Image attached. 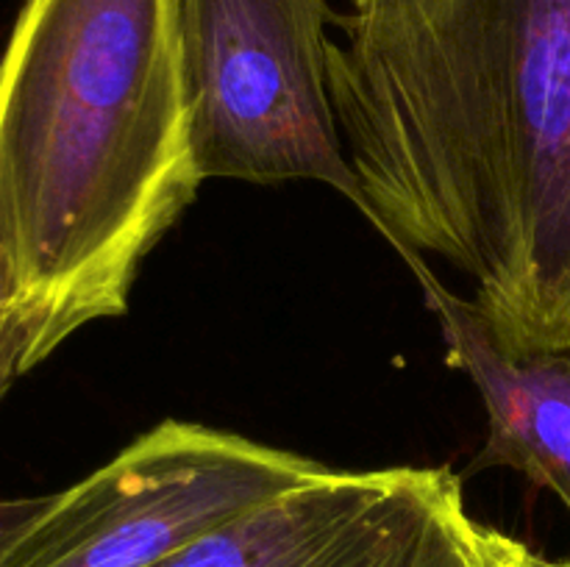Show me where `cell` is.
Instances as JSON below:
<instances>
[{
  "label": "cell",
  "mask_w": 570,
  "mask_h": 567,
  "mask_svg": "<svg viewBox=\"0 0 570 567\" xmlns=\"http://www.w3.org/2000/svg\"><path fill=\"white\" fill-rule=\"evenodd\" d=\"M45 504H48V495H42V498L0 500V550L45 509Z\"/></svg>",
  "instance_id": "9c48e42d"
},
{
  "label": "cell",
  "mask_w": 570,
  "mask_h": 567,
  "mask_svg": "<svg viewBox=\"0 0 570 567\" xmlns=\"http://www.w3.org/2000/svg\"><path fill=\"white\" fill-rule=\"evenodd\" d=\"M332 470L204 422L161 420L45 509L0 550V567H154L265 504Z\"/></svg>",
  "instance_id": "277c9868"
},
{
  "label": "cell",
  "mask_w": 570,
  "mask_h": 567,
  "mask_svg": "<svg viewBox=\"0 0 570 567\" xmlns=\"http://www.w3.org/2000/svg\"><path fill=\"white\" fill-rule=\"evenodd\" d=\"M334 26L367 220L465 276L501 348H570V0H367Z\"/></svg>",
  "instance_id": "6da1fadb"
},
{
  "label": "cell",
  "mask_w": 570,
  "mask_h": 567,
  "mask_svg": "<svg viewBox=\"0 0 570 567\" xmlns=\"http://www.w3.org/2000/svg\"><path fill=\"white\" fill-rule=\"evenodd\" d=\"M468 523L449 465L332 467L154 567H462Z\"/></svg>",
  "instance_id": "5b68a950"
},
{
  "label": "cell",
  "mask_w": 570,
  "mask_h": 567,
  "mask_svg": "<svg viewBox=\"0 0 570 567\" xmlns=\"http://www.w3.org/2000/svg\"><path fill=\"white\" fill-rule=\"evenodd\" d=\"M326 0H181L189 133L204 181H317L365 215L328 92Z\"/></svg>",
  "instance_id": "3957f363"
},
{
  "label": "cell",
  "mask_w": 570,
  "mask_h": 567,
  "mask_svg": "<svg viewBox=\"0 0 570 567\" xmlns=\"http://www.w3.org/2000/svg\"><path fill=\"white\" fill-rule=\"evenodd\" d=\"M362 3H367V0H351V9H356V6H362Z\"/></svg>",
  "instance_id": "30bf717a"
},
{
  "label": "cell",
  "mask_w": 570,
  "mask_h": 567,
  "mask_svg": "<svg viewBox=\"0 0 570 567\" xmlns=\"http://www.w3.org/2000/svg\"><path fill=\"white\" fill-rule=\"evenodd\" d=\"M462 567H570V556L551 559V556L532 550L512 534L471 517V523H468L465 565Z\"/></svg>",
  "instance_id": "ba28073f"
},
{
  "label": "cell",
  "mask_w": 570,
  "mask_h": 567,
  "mask_svg": "<svg viewBox=\"0 0 570 567\" xmlns=\"http://www.w3.org/2000/svg\"><path fill=\"white\" fill-rule=\"evenodd\" d=\"M399 253L438 317L445 365L471 378L488 415V437L468 472L510 467L551 489L570 515V348H501L476 306L451 292L423 256Z\"/></svg>",
  "instance_id": "8992f818"
},
{
  "label": "cell",
  "mask_w": 570,
  "mask_h": 567,
  "mask_svg": "<svg viewBox=\"0 0 570 567\" xmlns=\"http://www.w3.org/2000/svg\"><path fill=\"white\" fill-rule=\"evenodd\" d=\"M200 183L181 0H26L0 53V228L28 372L78 328L126 315Z\"/></svg>",
  "instance_id": "7a4b0ae2"
},
{
  "label": "cell",
  "mask_w": 570,
  "mask_h": 567,
  "mask_svg": "<svg viewBox=\"0 0 570 567\" xmlns=\"http://www.w3.org/2000/svg\"><path fill=\"white\" fill-rule=\"evenodd\" d=\"M28 350H31V322L22 306L14 256L0 228V400L6 398L11 384L28 372Z\"/></svg>",
  "instance_id": "52a82bcc"
}]
</instances>
